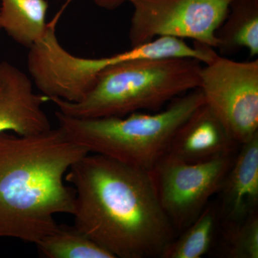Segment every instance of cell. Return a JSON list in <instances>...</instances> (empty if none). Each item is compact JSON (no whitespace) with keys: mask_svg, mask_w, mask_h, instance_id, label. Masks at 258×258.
<instances>
[{"mask_svg":"<svg viewBox=\"0 0 258 258\" xmlns=\"http://www.w3.org/2000/svg\"><path fill=\"white\" fill-rule=\"evenodd\" d=\"M0 30H1V26H0Z\"/></svg>","mask_w":258,"mask_h":258,"instance_id":"17","label":"cell"},{"mask_svg":"<svg viewBox=\"0 0 258 258\" xmlns=\"http://www.w3.org/2000/svg\"><path fill=\"white\" fill-rule=\"evenodd\" d=\"M66 5L72 3L74 0H64ZM97 6L103 9L113 10L119 8L122 5L124 4L126 2L130 3L131 0H91Z\"/></svg>","mask_w":258,"mask_h":258,"instance_id":"16","label":"cell"},{"mask_svg":"<svg viewBox=\"0 0 258 258\" xmlns=\"http://www.w3.org/2000/svg\"><path fill=\"white\" fill-rule=\"evenodd\" d=\"M201 64L191 58L124 61L103 70L81 101H48L62 114L79 118L157 112L174 98L200 88Z\"/></svg>","mask_w":258,"mask_h":258,"instance_id":"3","label":"cell"},{"mask_svg":"<svg viewBox=\"0 0 258 258\" xmlns=\"http://www.w3.org/2000/svg\"><path fill=\"white\" fill-rule=\"evenodd\" d=\"M220 224L217 201H210L198 218L175 237L161 258H200L211 250Z\"/></svg>","mask_w":258,"mask_h":258,"instance_id":"13","label":"cell"},{"mask_svg":"<svg viewBox=\"0 0 258 258\" xmlns=\"http://www.w3.org/2000/svg\"><path fill=\"white\" fill-rule=\"evenodd\" d=\"M220 254L228 258H258V213L239 223L220 224Z\"/></svg>","mask_w":258,"mask_h":258,"instance_id":"15","label":"cell"},{"mask_svg":"<svg viewBox=\"0 0 258 258\" xmlns=\"http://www.w3.org/2000/svg\"><path fill=\"white\" fill-rule=\"evenodd\" d=\"M216 37L222 55H233L245 48L250 57L257 56L258 0H234Z\"/></svg>","mask_w":258,"mask_h":258,"instance_id":"11","label":"cell"},{"mask_svg":"<svg viewBox=\"0 0 258 258\" xmlns=\"http://www.w3.org/2000/svg\"><path fill=\"white\" fill-rule=\"evenodd\" d=\"M88 153L59 127L0 134V238L36 244L56 230V215H72L76 195L64 176Z\"/></svg>","mask_w":258,"mask_h":258,"instance_id":"2","label":"cell"},{"mask_svg":"<svg viewBox=\"0 0 258 258\" xmlns=\"http://www.w3.org/2000/svg\"><path fill=\"white\" fill-rule=\"evenodd\" d=\"M218 194L220 224L239 223L257 212L258 134L240 146Z\"/></svg>","mask_w":258,"mask_h":258,"instance_id":"10","label":"cell"},{"mask_svg":"<svg viewBox=\"0 0 258 258\" xmlns=\"http://www.w3.org/2000/svg\"><path fill=\"white\" fill-rule=\"evenodd\" d=\"M234 0H131L134 13L128 38L132 47L156 37L172 36L217 48V29Z\"/></svg>","mask_w":258,"mask_h":258,"instance_id":"6","label":"cell"},{"mask_svg":"<svg viewBox=\"0 0 258 258\" xmlns=\"http://www.w3.org/2000/svg\"><path fill=\"white\" fill-rule=\"evenodd\" d=\"M240 146L205 103L180 125L164 156L196 164L235 154Z\"/></svg>","mask_w":258,"mask_h":258,"instance_id":"9","label":"cell"},{"mask_svg":"<svg viewBox=\"0 0 258 258\" xmlns=\"http://www.w3.org/2000/svg\"><path fill=\"white\" fill-rule=\"evenodd\" d=\"M47 101L34 91L28 75L7 61L0 62V134L32 136L50 130L43 109Z\"/></svg>","mask_w":258,"mask_h":258,"instance_id":"8","label":"cell"},{"mask_svg":"<svg viewBox=\"0 0 258 258\" xmlns=\"http://www.w3.org/2000/svg\"><path fill=\"white\" fill-rule=\"evenodd\" d=\"M237 153L196 164L164 156L149 171L161 208L176 235L218 194Z\"/></svg>","mask_w":258,"mask_h":258,"instance_id":"5","label":"cell"},{"mask_svg":"<svg viewBox=\"0 0 258 258\" xmlns=\"http://www.w3.org/2000/svg\"><path fill=\"white\" fill-rule=\"evenodd\" d=\"M46 0H1L0 26L17 43L30 48L48 29Z\"/></svg>","mask_w":258,"mask_h":258,"instance_id":"12","label":"cell"},{"mask_svg":"<svg viewBox=\"0 0 258 258\" xmlns=\"http://www.w3.org/2000/svg\"><path fill=\"white\" fill-rule=\"evenodd\" d=\"M205 103L240 145L258 134V60L237 62L217 54L202 68Z\"/></svg>","mask_w":258,"mask_h":258,"instance_id":"7","label":"cell"},{"mask_svg":"<svg viewBox=\"0 0 258 258\" xmlns=\"http://www.w3.org/2000/svg\"><path fill=\"white\" fill-rule=\"evenodd\" d=\"M74 225L114 257H161L176 237L150 172L99 154L75 162Z\"/></svg>","mask_w":258,"mask_h":258,"instance_id":"1","label":"cell"},{"mask_svg":"<svg viewBox=\"0 0 258 258\" xmlns=\"http://www.w3.org/2000/svg\"><path fill=\"white\" fill-rule=\"evenodd\" d=\"M205 103L201 89L197 88L154 113L79 118L57 111L55 116L66 137L90 153L150 171L165 155L180 125Z\"/></svg>","mask_w":258,"mask_h":258,"instance_id":"4","label":"cell"},{"mask_svg":"<svg viewBox=\"0 0 258 258\" xmlns=\"http://www.w3.org/2000/svg\"><path fill=\"white\" fill-rule=\"evenodd\" d=\"M36 246L47 258H115L74 225H58Z\"/></svg>","mask_w":258,"mask_h":258,"instance_id":"14","label":"cell"}]
</instances>
